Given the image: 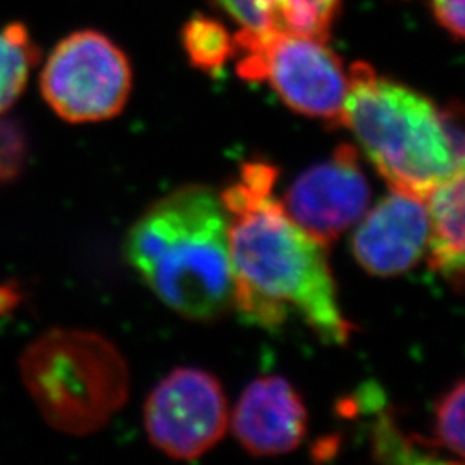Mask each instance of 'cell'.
Wrapping results in <instances>:
<instances>
[{
  "mask_svg": "<svg viewBox=\"0 0 465 465\" xmlns=\"http://www.w3.org/2000/svg\"><path fill=\"white\" fill-rule=\"evenodd\" d=\"M21 372L42 416L67 434L97 431L128 399L124 359L95 332L44 334L26 350Z\"/></svg>",
  "mask_w": 465,
  "mask_h": 465,
  "instance_id": "obj_4",
  "label": "cell"
},
{
  "mask_svg": "<svg viewBox=\"0 0 465 465\" xmlns=\"http://www.w3.org/2000/svg\"><path fill=\"white\" fill-rule=\"evenodd\" d=\"M232 434L252 455H282L299 447L307 432V411L295 388L280 376L247 386L234 405Z\"/></svg>",
  "mask_w": 465,
  "mask_h": 465,
  "instance_id": "obj_10",
  "label": "cell"
},
{
  "mask_svg": "<svg viewBox=\"0 0 465 465\" xmlns=\"http://www.w3.org/2000/svg\"><path fill=\"white\" fill-rule=\"evenodd\" d=\"M124 253L180 316L216 321L232 311L230 216L213 188L186 184L150 205L128 232Z\"/></svg>",
  "mask_w": 465,
  "mask_h": 465,
  "instance_id": "obj_2",
  "label": "cell"
},
{
  "mask_svg": "<svg viewBox=\"0 0 465 465\" xmlns=\"http://www.w3.org/2000/svg\"><path fill=\"white\" fill-rule=\"evenodd\" d=\"M38 57L26 26L13 23L0 30V114L23 94Z\"/></svg>",
  "mask_w": 465,
  "mask_h": 465,
  "instance_id": "obj_13",
  "label": "cell"
},
{
  "mask_svg": "<svg viewBox=\"0 0 465 465\" xmlns=\"http://www.w3.org/2000/svg\"><path fill=\"white\" fill-rule=\"evenodd\" d=\"M426 199L391 190L361 217L351 240L357 262L369 274L390 278L411 271L428 250Z\"/></svg>",
  "mask_w": 465,
  "mask_h": 465,
  "instance_id": "obj_9",
  "label": "cell"
},
{
  "mask_svg": "<svg viewBox=\"0 0 465 465\" xmlns=\"http://www.w3.org/2000/svg\"><path fill=\"white\" fill-rule=\"evenodd\" d=\"M371 186L357 150L341 145L331 159L302 173L280 202L303 232L330 243L366 214Z\"/></svg>",
  "mask_w": 465,
  "mask_h": 465,
  "instance_id": "obj_8",
  "label": "cell"
},
{
  "mask_svg": "<svg viewBox=\"0 0 465 465\" xmlns=\"http://www.w3.org/2000/svg\"><path fill=\"white\" fill-rule=\"evenodd\" d=\"M255 38L312 35L328 38L341 0H214Z\"/></svg>",
  "mask_w": 465,
  "mask_h": 465,
  "instance_id": "obj_11",
  "label": "cell"
},
{
  "mask_svg": "<svg viewBox=\"0 0 465 465\" xmlns=\"http://www.w3.org/2000/svg\"><path fill=\"white\" fill-rule=\"evenodd\" d=\"M430 214V266L451 286L464 284V169L434 186L426 197Z\"/></svg>",
  "mask_w": 465,
  "mask_h": 465,
  "instance_id": "obj_12",
  "label": "cell"
},
{
  "mask_svg": "<svg viewBox=\"0 0 465 465\" xmlns=\"http://www.w3.org/2000/svg\"><path fill=\"white\" fill-rule=\"evenodd\" d=\"M464 382L459 381L436 407V440L459 457H464Z\"/></svg>",
  "mask_w": 465,
  "mask_h": 465,
  "instance_id": "obj_15",
  "label": "cell"
},
{
  "mask_svg": "<svg viewBox=\"0 0 465 465\" xmlns=\"http://www.w3.org/2000/svg\"><path fill=\"white\" fill-rule=\"evenodd\" d=\"M134 74L126 54L95 30L61 40L40 74V90L52 111L69 123L116 117L132 94Z\"/></svg>",
  "mask_w": 465,
  "mask_h": 465,
  "instance_id": "obj_6",
  "label": "cell"
},
{
  "mask_svg": "<svg viewBox=\"0 0 465 465\" xmlns=\"http://www.w3.org/2000/svg\"><path fill=\"white\" fill-rule=\"evenodd\" d=\"M276 176L266 163H247L221 193L230 216L232 309L262 328H280L293 309L324 343L343 345L351 326L338 305L328 245L284 213L272 193Z\"/></svg>",
  "mask_w": 465,
  "mask_h": 465,
  "instance_id": "obj_1",
  "label": "cell"
},
{
  "mask_svg": "<svg viewBox=\"0 0 465 465\" xmlns=\"http://www.w3.org/2000/svg\"><path fill=\"white\" fill-rule=\"evenodd\" d=\"M431 9L443 30H447L455 40L464 38L465 0H431Z\"/></svg>",
  "mask_w": 465,
  "mask_h": 465,
  "instance_id": "obj_17",
  "label": "cell"
},
{
  "mask_svg": "<svg viewBox=\"0 0 465 465\" xmlns=\"http://www.w3.org/2000/svg\"><path fill=\"white\" fill-rule=\"evenodd\" d=\"M341 124L391 186L426 199L464 169L460 128L426 95L381 78L366 63L350 67Z\"/></svg>",
  "mask_w": 465,
  "mask_h": 465,
  "instance_id": "obj_3",
  "label": "cell"
},
{
  "mask_svg": "<svg viewBox=\"0 0 465 465\" xmlns=\"http://www.w3.org/2000/svg\"><path fill=\"white\" fill-rule=\"evenodd\" d=\"M182 44L190 64L203 73L216 74L232 59V34L213 17L195 15L182 30Z\"/></svg>",
  "mask_w": 465,
  "mask_h": 465,
  "instance_id": "obj_14",
  "label": "cell"
},
{
  "mask_svg": "<svg viewBox=\"0 0 465 465\" xmlns=\"http://www.w3.org/2000/svg\"><path fill=\"white\" fill-rule=\"evenodd\" d=\"M238 73L249 82H267L295 113L341 124L349 94V71L328 45L312 35L255 38L238 34Z\"/></svg>",
  "mask_w": 465,
  "mask_h": 465,
  "instance_id": "obj_5",
  "label": "cell"
},
{
  "mask_svg": "<svg viewBox=\"0 0 465 465\" xmlns=\"http://www.w3.org/2000/svg\"><path fill=\"white\" fill-rule=\"evenodd\" d=\"M28 153L26 134L16 121L0 119V182L17 178Z\"/></svg>",
  "mask_w": 465,
  "mask_h": 465,
  "instance_id": "obj_16",
  "label": "cell"
},
{
  "mask_svg": "<svg viewBox=\"0 0 465 465\" xmlns=\"http://www.w3.org/2000/svg\"><path fill=\"white\" fill-rule=\"evenodd\" d=\"M143 419L157 449L173 459L193 460L223 440L230 411L221 382L213 374L182 367L152 390Z\"/></svg>",
  "mask_w": 465,
  "mask_h": 465,
  "instance_id": "obj_7",
  "label": "cell"
}]
</instances>
